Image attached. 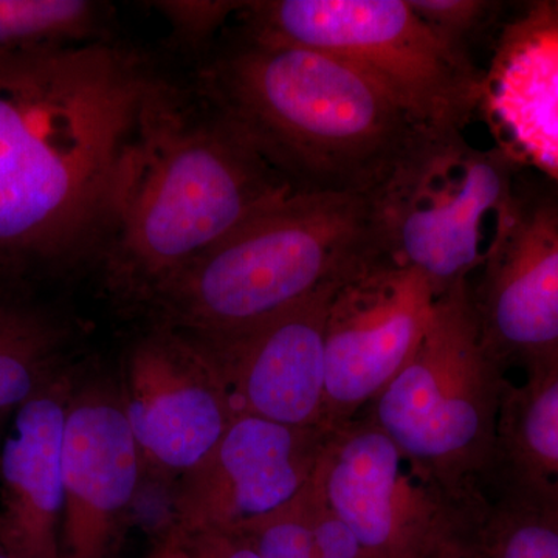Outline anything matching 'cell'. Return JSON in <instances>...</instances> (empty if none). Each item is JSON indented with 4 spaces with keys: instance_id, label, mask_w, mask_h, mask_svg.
<instances>
[{
    "instance_id": "cell-16",
    "label": "cell",
    "mask_w": 558,
    "mask_h": 558,
    "mask_svg": "<svg viewBox=\"0 0 558 558\" xmlns=\"http://www.w3.org/2000/svg\"><path fill=\"white\" fill-rule=\"evenodd\" d=\"M76 374L22 403L0 440V545L13 558H61L62 439Z\"/></svg>"
},
{
    "instance_id": "cell-9",
    "label": "cell",
    "mask_w": 558,
    "mask_h": 558,
    "mask_svg": "<svg viewBox=\"0 0 558 558\" xmlns=\"http://www.w3.org/2000/svg\"><path fill=\"white\" fill-rule=\"evenodd\" d=\"M119 389L143 465L168 476L196 468L236 417L213 349L163 323L128 349Z\"/></svg>"
},
{
    "instance_id": "cell-8",
    "label": "cell",
    "mask_w": 558,
    "mask_h": 558,
    "mask_svg": "<svg viewBox=\"0 0 558 558\" xmlns=\"http://www.w3.org/2000/svg\"><path fill=\"white\" fill-rule=\"evenodd\" d=\"M311 487L368 558H433L468 532L365 414L329 433Z\"/></svg>"
},
{
    "instance_id": "cell-13",
    "label": "cell",
    "mask_w": 558,
    "mask_h": 558,
    "mask_svg": "<svg viewBox=\"0 0 558 558\" xmlns=\"http://www.w3.org/2000/svg\"><path fill=\"white\" fill-rule=\"evenodd\" d=\"M470 286L481 340L502 369L558 357V199L521 201L501 241Z\"/></svg>"
},
{
    "instance_id": "cell-1",
    "label": "cell",
    "mask_w": 558,
    "mask_h": 558,
    "mask_svg": "<svg viewBox=\"0 0 558 558\" xmlns=\"http://www.w3.org/2000/svg\"><path fill=\"white\" fill-rule=\"evenodd\" d=\"M179 100L148 61L106 39L0 53V264L105 244Z\"/></svg>"
},
{
    "instance_id": "cell-26",
    "label": "cell",
    "mask_w": 558,
    "mask_h": 558,
    "mask_svg": "<svg viewBox=\"0 0 558 558\" xmlns=\"http://www.w3.org/2000/svg\"><path fill=\"white\" fill-rule=\"evenodd\" d=\"M433 558H481L478 550L470 542L469 534L462 535L449 546H446Z\"/></svg>"
},
{
    "instance_id": "cell-17",
    "label": "cell",
    "mask_w": 558,
    "mask_h": 558,
    "mask_svg": "<svg viewBox=\"0 0 558 558\" xmlns=\"http://www.w3.org/2000/svg\"><path fill=\"white\" fill-rule=\"evenodd\" d=\"M484 488L558 512V357L529 368L521 388L506 381L494 464Z\"/></svg>"
},
{
    "instance_id": "cell-14",
    "label": "cell",
    "mask_w": 558,
    "mask_h": 558,
    "mask_svg": "<svg viewBox=\"0 0 558 558\" xmlns=\"http://www.w3.org/2000/svg\"><path fill=\"white\" fill-rule=\"evenodd\" d=\"M337 284L240 337L202 340L218 359L236 416L326 428V318Z\"/></svg>"
},
{
    "instance_id": "cell-6",
    "label": "cell",
    "mask_w": 558,
    "mask_h": 558,
    "mask_svg": "<svg viewBox=\"0 0 558 558\" xmlns=\"http://www.w3.org/2000/svg\"><path fill=\"white\" fill-rule=\"evenodd\" d=\"M512 168L461 130L418 131L365 196L374 245L427 279L436 299L468 284L512 220Z\"/></svg>"
},
{
    "instance_id": "cell-24",
    "label": "cell",
    "mask_w": 558,
    "mask_h": 558,
    "mask_svg": "<svg viewBox=\"0 0 558 558\" xmlns=\"http://www.w3.org/2000/svg\"><path fill=\"white\" fill-rule=\"evenodd\" d=\"M182 538L193 558H260L252 543L238 531L207 532Z\"/></svg>"
},
{
    "instance_id": "cell-10",
    "label": "cell",
    "mask_w": 558,
    "mask_h": 558,
    "mask_svg": "<svg viewBox=\"0 0 558 558\" xmlns=\"http://www.w3.org/2000/svg\"><path fill=\"white\" fill-rule=\"evenodd\" d=\"M435 301L427 279L377 248L341 279L326 318V428L368 409L413 354Z\"/></svg>"
},
{
    "instance_id": "cell-23",
    "label": "cell",
    "mask_w": 558,
    "mask_h": 558,
    "mask_svg": "<svg viewBox=\"0 0 558 558\" xmlns=\"http://www.w3.org/2000/svg\"><path fill=\"white\" fill-rule=\"evenodd\" d=\"M244 2H160L161 13L171 22L180 39L201 44L208 39Z\"/></svg>"
},
{
    "instance_id": "cell-11",
    "label": "cell",
    "mask_w": 558,
    "mask_h": 558,
    "mask_svg": "<svg viewBox=\"0 0 558 558\" xmlns=\"http://www.w3.org/2000/svg\"><path fill=\"white\" fill-rule=\"evenodd\" d=\"M332 429L238 414L215 449L180 476L168 526L182 537L234 531L310 486Z\"/></svg>"
},
{
    "instance_id": "cell-19",
    "label": "cell",
    "mask_w": 558,
    "mask_h": 558,
    "mask_svg": "<svg viewBox=\"0 0 558 558\" xmlns=\"http://www.w3.org/2000/svg\"><path fill=\"white\" fill-rule=\"evenodd\" d=\"M465 519L481 558H558L557 510L487 488Z\"/></svg>"
},
{
    "instance_id": "cell-21",
    "label": "cell",
    "mask_w": 558,
    "mask_h": 558,
    "mask_svg": "<svg viewBox=\"0 0 558 558\" xmlns=\"http://www.w3.org/2000/svg\"><path fill=\"white\" fill-rule=\"evenodd\" d=\"M306 488L289 505L234 531L252 543L260 558H328L312 529Z\"/></svg>"
},
{
    "instance_id": "cell-5",
    "label": "cell",
    "mask_w": 558,
    "mask_h": 558,
    "mask_svg": "<svg viewBox=\"0 0 558 558\" xmlns=\"http://www.w3.org/2000/svg\"><path fill=\"white\" fill-rule=\"evenodd\" d=\"M501 371L481 340L468 282L436 299L413 354L362 413L462 517L494 464Z\"/></svg>"
},
{
    "instance_id": "cell-4",
    "label": "cell",
    "mask_w": 558,
    "mask_h": 558,
    "mask_svg": "<svg viewBox=\"0 0 558 558\" xmlns=\"http://www.w3.org/2000/svg\"><path fill=\"white\" fill-rule=\"evenodd\" d=\"M374 248L365 196L293 191L170 279L148 310L197 339H234L332 288Z\"/></svg>"
},
{
    "instance_id": "cell-22",
    "label": "cell",
    "mask_w": 558,
    "mask_h": 558,
    "mask_svg": "<svg viewBox=\"0 0 558 558\" xmlns=\"http://www.w3.org/2000/svg\"><path fill=\"white\" fill-rule=\"evenodd\" d=\"M411 9L444 43L464 50L465 39L486 20L492 3L481 0H409Z\"/></svg>"
},
{
    "instance_id": "cell-18",
    "label": "cell",
    "mask_w": 558,
    "mask_h": 558,
    "mask_svg": "<svg viewBox=\"0 0 558 558\" xmlns=\"http://www.w3.org/2000/svg\"><path fill=\"white\" fill-rule=\"evenodd\" d=\"M21 271L0 264V433L22 403L69 369L68 332L21 284Z\"/></svg>"
},
{
    "instance_id": "cell-7",
    "label": "cell",
    "mask_w": 558,
    "mask_h": 558,
    "mask_svg": "<svg viewBox=\"0 0 558 558\" xmlns=\"http://www.w3.org/2000/svg\"><path fill=\"white\" fill-rule=\"evenodd\" d=\"M248 38L322 51L381 87L422 130H461L478 109L483 73L438 38L409 0L244 2Z\"/></svg>"
},
{
    "instance_id": "cell-20",
    "label": "cell",
    "mask_w": 558,
    "mask_h": 558,
    "mask_svg": "<svg viewBox=\"0 0 558 558\" xmlns=\"http://www.w3.org/2000/svg\"><path fill=\"white\" fill-rule=\"evenodd\" d=\"M102 7L89 0H0V53L101 40Z\"/></svg>"
},
{
    "instance_id": "cell-3",
    "label": "cell",
    "mask_w": 558,
    "mask_h": 558,
    "mask_svg": "<svg viewBox=\"0 0 558 558\" xmlns=\"http://www.w3.org/2000/svg\"><path fill=\"white\" fill-rule=\"evenodd\" d=\"M293 191L215 109L199 119L180 98L146 146L102 244L109 289L148 306L175 275Z\"/></svg>"
},
{
    "instance_id": "cell-25",
    "label": "cell",
    "mask_w": 558,
    "mask_h": 558,
    "mask_svg": "<svg viewBox=\"0 0 558 558\" xmlns=\"http://www.w3.org/2000/svg\"><path fill=\"white\" fill-rule=\"evenodd\" d=\"M149 558H193L185 542L174 529L167 527L161 534L157 548Z\"/></svg>"
},
{
    "instance_id": "cell-2",
    "label": "cell",
    "mask_w": 558,
    "mask_h": 558,
    "mask_svg": "<svg viewBox=\"0 0 558 558\" xmlns=\"http://www.w3.org/2000/svg\"><path fill=\"white\" fill-rule=\"evenodd\" d=\"M202 87L299 191L366 196L422 130L348 62L248 36L205 69Z\"/></svg>"
},
{
    "instance_id": "cell-15",
    "label": "cell",
    "mask_w": 558,
    "mask_h": 558,
    "mask_svg": "<svg viewBox=\"0 0 558 558\" xmlns=\"http://www.w3.org/2000/svg\"><path fill=\"white\" fill-rule=\"evenodd\" d=\"M478 110L501 156L558 189V0L534 3L505 28Z\"/></svg>"
},
{
    "instance_id": "cell-27",
    "label": "cell",
    "mask_w": 558,
    "mask_h": 558,
    "mask_svg": "<svg viewBox=\"0 0 558 558\" xmlns=\"http://www.w3.org/2000/svg\"><path fill=\"white\" fill-rule=\"evenodd\" d=\"M0 558H13V557L10 556L9 553H7L5 549H3L2 545H0Z\"/></svg>"
},
{
    "instance_id": "cell-12",
    "label": "cell",
    "mask_w": 558,
    "mask_h": 558,
    "mask_svg": "<svg viewBox=\"0 0 558 558\" xmlns=\"http://www.w3.org/2000/svg\"><path fill=\"white\" fill-rule=\"evenodd\" d=\"M145 469L108 380L75 379L62 439L61 558H112Z\"/></svg>"
}]
</instances>
